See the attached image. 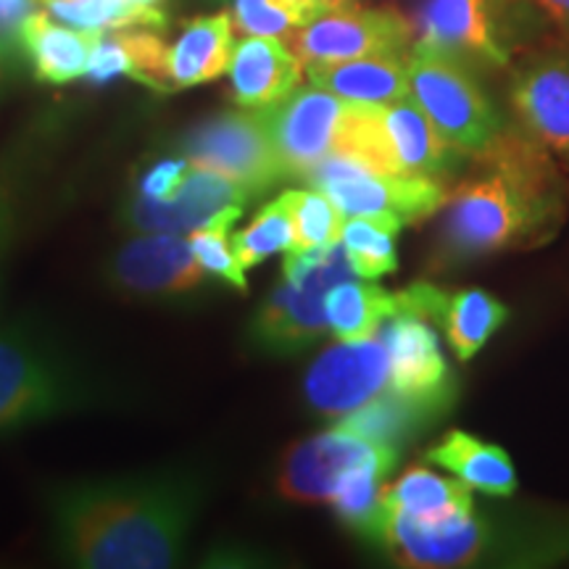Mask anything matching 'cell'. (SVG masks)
Returning <instances> with one entry per match:
<instances>
[{
	"label": "cell",
	"mask_w": 569,
	"mask_h": 569,
	"mask_svg": "<svg viewBox=\"0 0 569 569\" xmlns=\"http://www.w3.org/2000/svg\"><path fill=\"white\" fill-rule=\"evenodd\" d=\"M409 96L461 153L478 156L503 132L501 113L482 90L472 63L417 40L409 51Z\"/></svg>",
	"instance_id": "5"
},
{
	"label": "cell",
	"mask_w": 569,
	"mask_h": 569,
	"mask_svg": "<svg viewBox=\"0 0 569 569\" xmlns=\"http://www.w3.org/2000/svg\"><path fill=\"white\" fill-rule=\"evenodd\" d=\"M401 448L359 436L346 427H332L322 436L298 440L282 457L277 490L296 503H330L353 469L369 461H398Z\"/></svg>",
	"instance_id": "9"
},
{
	"label": "cell",
	"mask_w": 569,
	"mask_h": 569,
	"mask_svg": "<svg viewBox=\"0 0 569 569\" xmlns=\"http://www.w3.org/2000/svg\"><path fill=\"white\" fill-rule=\"evenodd\" d=\"M536 3L557 21L559 30L565 32L569 40V0H536Z\"/></svg>",
	"instance_id": "37"
},
{
	"label": "cell",
	"mask_w": 569,
	"mask_h": 569,
	"mask_svg": "<svg viewBox=\"0 0 569 569\" xmlns=\"http://www.w3.org/2000/svg\"><path fill=\"white\" fill-rule=\"evenodd\" d=\"M507 306L486 290H461L448 298L440 325L446 327V338L453 353L467 361L493 338V332L507 322Z\"/></svg>",
	"instance_id": "28"
},
{
	"label": "cell",
	"mask_w": 569,
	"mask_h": 569,
	"mask_svg": "<svg viewBox=\"0 0 569 569\" xmlns=\"http://www.w3.org/2000/svg\"><path fill=\"white\" fill-rule=\"evenodd\" d=\"M9 227H11V209L9 198L0 193V251H3L6 240H9Z\"/></svg>",
	"instance_id": "38"
},
{
	"label": "cell",
	"mask_w": 569,
	"mask_h": 569,
	"mask_svg": "<svg viewBox=\"0 0 569 569\" xmlns=\"http://www.w3.org/2000/svg\"><path fill=\"white\" fill-rule=\"evenodd\" d=\"M206 269L198 264L184 234L138 232L109 264V280L134 296H177L196 290Z\"/></svg>",
	"instance_id": "13"
},
{
	"label": "cell",
	"mask_w": 569,
	"mask_h": 569,
	"mask_svg": "<svg viewBox=\"0 0 569 569\" xmlns=\"http://www.w3.org/2000/svg\"><path fill=\"white\" fill-rule=\"evenodd\" d=\"M390 386V356L380 336L340 340L327 348L303 380L309 407L325 417H346Z\"/></svg>",
	"instance_id": "11"
},
{
	"label": "cell",
	"mask_w": 569,
	"mask_h": 569,
	"mask_svg": "<svg viewBox=\"0 0 569 569\" xmlns=\"http://www.w3.org/2000/svg\"><path fill=\"white\" fill-rule=\"evenodd\" d=\"M0 74H3V67H0Z\"/></svg>",
	"instance_id": "41"
},
{
	"label": "cell",
	"mask_w": 569,
	"mask_h": 569,
	"mask_svg": "<svg viewBox=\"0 0 569 569\" xmlns=\"http://www.w3.org/2000/svg\"><path fill=\"white\" fill-rule=\"evenodd\" d=\"M398 296V293H396ZM377 336L390 356V386L407 396H440L453 393L448 382V367L440 353L438 332L432 319L411 309L398 298L393 317L386 319Z\"/></svg>",
	"instance_id": "16"
},
{
	"label": "cell",
	"mask_w": 569,
	"mask_h": 569,
	"mask_svg": "<svg viewBox=\"0 0 569 569\" xmlns=\"http://www.w3.org/2000/svg\"><path fill=\"white\" fill-rule=\"evenodd\" d=\"M227 71L240 109H269L301 84L303 61L280 38L248 34L234 46Z\"/></svg>",
	"instance_id": "19"
},
{
	"label": "cell",
	"mask_w": 569,
	"mask_h": 569,
	"mask_svg": "<svg viewBox=\"0 0 569 569\" xmlns=\"http://www.w3.org/2000/svg\"><path fill=\"white\" fill-rule=\"evenodd\" d=\"M251 198L243 184L232 182L230 177L190 163L188 177L169 201H151L138 193L124 206V219L134 232L190 234L213 213L227 206H246Z\"/></svg>",
	"instance_id": "14"
},
{
	"label": "cell",
	"mask_w": 569,
	"mask_h": 569,
	"mask_svg": "<svg viewBox=\"0 0 569 569\" xmlns=\"http://www.w3.org/2000/svg\"><path fill=\"white\" fill-rule=\"evenodd\" d=\"M311 84L359 103H393L409 96V53L306 63Z\"/></svg>",
	"instance_id": "20"
},
{
	"label": "cell",
	"mask_w": 569,
	"mask_h": 569,
	"mask_svg": "<svg viewBox=\"0 0 569 569\" xmlns=\"http://www.w3.org/2000/svg\"><path fill=\"white\" fill-rule=\"evenodd\" d=\"M315 190L336 203L346 219L365 217L401 232L407 224L422 222L446 206L443 182L411 174H386L348 156H327L303 177Z\"/></svg>",
	"instance_id": "6"
},
{
	"label": "cell",
	"mask_w": 569,
	"mask_h": 569,
	"mask_svg": "<svg viewBox=\"0 0 569 569\" xmlns=\"http://www.w3.org/2000/svg\"><path fill=\"white\" fill-rule=\"evenodd\" d=\"M480 172L446 198L438 264H465L517 243L546 238L561 219L557 174L528 134L501 132L475 156Z\"/></svg>",
	"instance_id": "2"
},
{
	"label": "cell",
	"mask_w": 569,
	"mask_h": 569,
	"mask_svg": "<svg viewBox=\"0 0 569 569\" xmlns=\"http://www.w3.org/2000/svg\"><path fill=\"white\" fill-rule=\"evenodd\" d=\"M296 246V222L290 209V190L253 217L243 232L232 234V251L240 267L251 269L274 253H284Z\"/></svg>",
	"instance_id": "29"
},
{
	"label": "cell",
	"mask_w": 569,
	"mask_h": 569,
	"mask_svg": "<svg viewBox=\"0 0 569 569\" xmlns=\"http://www.w3.org/2000/svg\"><path fill=\"white\" fill-rule=\"evenodd\" d=\"M232 13H211L184 24L172 46L167 48V77L172 90L196 88L211 82L230 69L234 51Z\"/></svg>",
	"instance_id": "21"
},
{
	"label": "cell",
	"mask_w": 569,
	"mask_h": 569,
	"mask_svg": "<svg viewBox=\"0 0 569 569\" xmlns=\"http://www.w3.org/2000/svg\"><path fill=\"white\" fill-rule=\"evenodd\" d=\"M40 0H0V46L19 40L21 24L34 13Z\"/></svg>",
	"instance_id": "36"
},
{
	"label": "cell",
	"mask_w": 569,
	"mask_h": 569,
	"mask_svg": "<svg viewBox=\"0 0 569 569\" xmlns=\"http://www.w3.org/2000/svg\"><path fill=\"white\" fill-rule=\"evenodd\" d=\"M451 398L453 393L407 396L388 388L386 393L372 398L361 409L346 415L338 427L401 448L411 436L425 430L432 419L446 415V409L451 407Z\"/></svg>",
	"instance_id": "23"
},
{
	"label": "cell",
	"mask_w": 569,
	"mask_h": 569,
	"mask_svg": "<svg viewBox=\"0 0 569 569\" xmlns=\"http://www.w3.org/2000/svg\"><path fill=\"white\" fill-rule=\"evenodd\" d=\"M382 501H386V511L427 525L451 522V519L472 515V488L459 478L448 480L422 467H411L401 480L386 488Z\"/></svg>",
	"instance_id": "24"
},
{
	"label": "cell",
	"mask_w": 569,
	"mask_h": 569,
	"mask_svg": "<svg viewBox=\"0 0 569 569\" xmlns=\"http://www.w3.org/2000/svg\"><path fill=\"white\" fill-rule=\"evenodd\" d=\"M382 124H386L390 151L401 174L427 177V180H451L459 172L465 156L453 148L438 127L427 119L411 96L382 103Z\"/></svg>",
	"instance_id": "18"
},
{
	"label": "cell",
	"mask_w": 569,
	"mask_h": 569,
	"mask_svg": "<svg viewBox=\"0 0 569 569\" xmlns=\"http://www.w3.org/2000/svg\"><path fill=\"white\" fill-rule=\"evenodd\" d=\"M380 543L407 567H461L486 549V528L475 515L427 525L386 511Z\"/></svg>",
	"instance_id": "17"
},
{
	"label": "cell",
	"mask_w": 569,
	"mask_h": 569,
	"mask_svg": "<svg viewBox=\"0 0 569 569\" xmlns=\"http://www.w3.org/2000/svg\"><path fill=\"white\" fill-rule=\"evenodd\" d=\"M351 103L311 84L296 88L280 103L264 109L269 134L288 177L303 180L309 169L338 151Z\"/></svg>",
	"instance_id": "10"
},
{
	"label": "cell",
	"mask_w": 569,
	"mask_h": 569,
	"mask_svg": "<svg viewBox=\"0 0 569 569\" xmlns=\"http://www.w3.org/2000/svg\"><path fill=\"white\" fill-rule=\"evenodd\" d=\"M417 30L419 40L469 63L501 69L511 59L507 0H425Z\"/></svg>",
	"instance_id": "12"
},
{
	"label": "cell",
	"mask_w": 569,
	"mask_h": 569,
	"mask_svg": "<svg viewBox=\"0 0 569 569\" xmlns=\"http://www.w3.org/2000/svg\"><path fill=\"white\" fill-rule=\"evenodd\" d=\"M240 213H243V206H227V209L213 213L209 222L196 227L188 243L206 274H213L232 288L246 290V269L240 267L238 256L232 251V230Z\"/></svg>",
	"instance_id": "31"
},
{
	"label": "cell",
	"mask_w": 569,
	"mask_h": 569,
	"mask_svg": "<svg viewBox=\"0 0 569 569\" xmlns=\"http://www.w3.org/2000/svg\"><path fill=\"white\" fill-rule=\"evenodd\" d=\"M201 488L188 472L80 480L48 501L53 540L67 565L163 569L182 559Z\"/></svg>",
	"instance_id": "1"
},
{
	"label": "cell",
	"mask_w": 569,
	"mask_h": 569,
	"mask_svg": "<svg viewBox=\"0 0 569 569\" xmlns=\"http://www.w3.org/2000/svg\"><path fill=\"white\" fill-rule=\"evenodd\" d=\"M415 24L393 9L340 3L319 11L296 32L293 48L303 63H330L382 53H409Z\"/></svg>",
	"instance_id": "8"
},
{
	"label": "cell",
	"mask_w": 569,
	"mask_h": 569,
	"mask_svg": "<svg viewBox=\"0 0 569 569\" xmlns=\"http://www.w3.org/2000/svg\"><path fill=\"white\" fill-rule=\"evenodd\" d=\"M396 234L390 227L375 222V219L351 217L343 222L340 243L346 246L348 259L361 280H377V277L396 272Z\"/></svg>",
	"instance_id": "32"
},
{
	"label": "cell",
	"mask_w": 569,
	"mask_h": 569,
	"mask_svg": "<svg viewBox=\"0 0 569 569\" xmlns=\"http://www.w3.org/2000/svg\"><path fill=\"white\" fill-rule=\"evenodd\" d=\"M311 6H315L317 11H327V9H332V6H340V3H346V0H309Z\"/></svg>",
	"instance_id": "40"
},
{
	"label": "cell",
	"mask_w": 569,
	"mask_h": 569,
	"mask_svg": "<svg viewBox=\"0 0 569 569\" xmlns=\"http://www.w3.org/2000/svg\"><path fill=\"white\" fill-rule=\"evenodd\" d=\"M515 106L525 134L569 163V59L538 56L511 82Z\"/></svg>",
	"instance_id": "15"
},
{
	"label": "cell",
	"mask_w": 569,
	"mask_h": 569,
	"mask_svg": "<svg viewBox=\"0 0 569 569\" xmlns=\"http://www.w3.org/2000/svg\"><path fill=\"white\" fill-rule=\"evenodd\" d=\"M90 393L82 369L32 327H0V432L77 409Z\"/></svg>",
	"instance_id": "4"
},
{
	"label": "cell",
	"mask_w": 569,
	"mask_h": 569,
	"mask_svg": "<svg viewBox=\"0 0 569 569\" xmlns=\"http://www.w3.org/2000/svg\"><path fill=\"white\" fill-rule=\"evenodd\" d=\"M98 34L101 32L77 30V27L69 30L56 24L48 13L34 11L21 24L19 40L40 82L67 84L88 74Z\"/></svg>",
	"instance_id": "22"
},
{
	"label": "cell",
	"mask_w": 569,
	"mask_h": 569,
	"mask_svg": "<svg viewBox=\"0 0 569 569\" xmlns=\"http://www.w3.org/2000/svg\"><path fill=\"white\" fill-rule=\"evenodd\" d=\"M132 6H138V9H146V11H161V6L167 3V0H130Z\"/></svg>",
	"instance_id": "39"
},
{
	"label": "cell",
	"mask_w": 569,
	"mask_h": 569,
	"mask_svg": "<svg viewBox=\"0 0 569 569\" xmlns=\"http://www.w3.org/2000/svg\"><path fill=\"white\" fill-rule=\"evenodd\" d=\"M290 209L296 222V246L290 251L338 243L346 217L322 190H290Z\"/></svg>",
	"instance_id": "34"
},
{
	"label": "cell",
	"mask_w": 569,
	"mask_h": 569,
	"mask_svg": "<svg viewBox=\"0 0 569 569\" xmlns=\"http://www.w3.org/2000/svg\"><path fill=\"white\" fill-rule=\"evenodd\" d=\"M317 13L309 0H234L232 24L256 38H282L301 30Z\"/></svg>",
	"instance_id": "33"
},
{
	"label": "cell",
	"mask_w": 569,
	"mask_h": 569,
	"mask_svg": "<svg viewBox=\"0 0 569 569\" xmlns=\"http://www.w3.org/2000/svg\"><path fill=\"white\" fill-rule=\"evenodd\" d=\"M398 309V296L372 282L346 280L327 290V327L338 340L372 338Z\"/></svg>",
	"instance_id": "26"
},
{
	"label": "cell",
	"mask_w": 569,
	"mask_h": 569,
	"mask_svg": "<svg viewBox=\"0 0 569 569\" xmlns=\"http://www.w3.org/2000/svg\"><path fill=\"white\" fill-rule=\"evenodd\" d=\"M184 159L230 177L256 196L290 180L269 134L264 109L224 111L182 138Z\"/></svg>",
	"instance_id": "7"
},
{
	"label": "cell",
	"mask_w": 569,
	"mask_h": 569,
	"mask_svg": "<svg viewBox=\"0 0 569 569\" xmlns=\"http://www.w3.org/2000/svg\"><path fill=\"white\" fill-rule=\"evenodd\" d=\"M53 17H59L77 30H122V27H148L163 30L167 13L146 11L130 0H40Z\"/></svg>",
	"instance_id": "30"
},
{
	"label": "cell",
	"mask_w": 569,
	"mask_h": 569,
	"mask_svg": "<svg viewBox=\"0 0 569 569\" xmlns=\"http://www.w3.org/2000/svg\"><path fill=\"white\" fill-rule=\"evenodd\" d=\"M398 461L380 459L353 469L332 496V507L346 528L359 532L361 538L382 540V522H386V501H382V482L393 472Z\"/></svg>",
	"instance_id": "27"
},
{
	"label": "cell",
	"mask_w": 569,
	"mask_h": 569,
	"mask_svg": "<svg viewBox=\"0 0 569 569\" xmlns=\"http://www.w3.org/2000/svg\"><path fill=\"white\" fill-rule=\"evenodd\" d=\"M190 172V161L188 159H163L159 163H153L140 180V196L151 198V201H169L180 184L184 182V177Z\"/></svg>",
	"instance_id": "35"
},
{
	"label": "cell",
	"mask_w": 569,
	"mask_h": 569,
	"mask_svg": "<svg viewBox=\"0 0 569 569\" xmlns=\"http://www.w3.org/2000/svg\"><path fill=\"white\" fill-rule=\"evenodd\" d=\"M432 465L448 469L472 490L488 496H511L517 490V472L503 448L482 443L475 436L451 430L427 451Z\"/></svg>",
	"instance_id": "25"
},
{
	"label": "cell",
	"mask_w": 569,
	"mask_h": 569,
	"mask_svg": "<svg viewBox=\"0 0 569 569\" xmlns=\"http://www.w3.org/2000/svg\"><path fill=\"white\" fill-rule=\"evenodd\" d=\"M346 280H359V274L340 240L306 251H284L282 282L261 303L251 325L253 343L269 353H293L315 346L330 332L327 290Z\"/></svg>",
	"instance_id": "3"
}]
</instances>
